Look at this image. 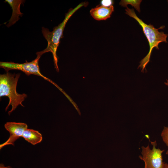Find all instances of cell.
Masks as SVG:
<instances>
[{
	"mask_svg": "<svg viewBox=\"0 0 168 168\" xmlns=\"http://www.w3.org/2000/svg\"><path fill=\"white\" fill-rule=\"evenodd\" d=\"M88 4L87 2H83L74 8L70 9L66 14L65 18L62 22L55 27L52 31H50L48 29L44 27L42 28V33L47 41L48 45L44 49L39 52L42 55L48 52L52 53L55 68L57 72L59 71V70L58 65V59L56 52L60 39L63 36V32L66 24L70 17L77 10L83 6H87Z\"/></svg>",
	"mask_w": 168,
	"mask_h": 168,
	"instance_id": "cell-1",
	"label": "cell"
},
{
	"mask_svg": "<svg viewBox=\"0 0 168 168\" xmlns=\"http://www.w3.org/2000/svg\"><path fill=\"white\" fill-rule=\"evenodd\" d=\"M20 75V73L12 74L9 72L0 75V97L7 96L9 99L8 104L5 108L6 111L10 105L12 106L11 110L8 112L9 115L19 105L24 107L22 102L27 97L26 94H19L16 91Z\"/></svg>",
	"mask_w": 168,
	"mask_h": 168,
	"instance_id": "cell-2",
	"label": "cell"
},
{
	"mask_svg": "<svg viewBox=\"0 0 168 168\" xmlns=\"http://www.w3.org/2000/svg\"><path fill=\"white\" fill-rule=\"evenodd\" d=\"M126 14L135 19L141 26L142 28L143 32L147 38L149 42L150 49L147 55L140 62V64L138 68H142L141 72H144V69L148 63L150 61V59L152 50L153 48H156L159 49L158 44L161 42H167V34H165L163 32H159L158 30L162 28V26L160 28L156 29L151 24H147L144 22L142 20L139 18L136 15L133 9L129 8L126 7L125 10Z\"/></svg>",
	"mask_w": 168,
	"mask_h": 168,
	"instance_id": "cell-3",
	"label": "cell"
},
{
	"mask_svg": "<svg viewBox=\"0 0 168 168\" xmlns=\"http://www.w3.org/2000/svg\"><path fill=\"white\" fill-rule=\"evenodd\" d=\"M36 54L37 55L36 58L34 60L29 62L27 61H26L25 63H16L12 62H0V67L4 68L7 72L11 70H17L21 71L27 76L32 74L39 76L55 85L56 84L44 76L40 72L39 62L42 55L39 52L36 53Z\"/></svg>",
	"mask_w": 168,
	"mask_h": 168,
	"instance_id": "cell-4",
	"label": "cell"
},
{
	"mask_svg": "<svg viewBox=\"0 0 168 168\" xmlns=\"http://www.w3.org/2000/svg\"><path fill=\"white\" fill-rule=\"evenodd\" d=\"M151 143L153 146L152 149L149 145L142 147V156L139 157L144 162V168H164L162 154L164 150L156 147V141L151 142Z\"/></svg>",
	"mask_w": 168,
	"mask_h": 168,
	"instance_id": "cell-5",
	"label": "cell"
},
{
	"mask_svg": "<svg viewBox=\"0 0 168 168\" xmlns=\"http://www.w3.org/2000/svg\"><path fill=\"white\" fill-rule=\"evenodd\" d=\"M4 127L9 132L10 137L7 141L0 144V149L7 145H13L14 142L22 137L24 131L28 126L26 124L23 123L7 122L4 124Z\"/></svg>",
	"mask_w": 168,
	"mask_h": 168,
	"instance_id": "cell-6",
	"label": "cell"
},
{
	"mask_svg": "<svg viewBox=\"0 0 168 168\" xmlns=\"http://www.w3.org/2000/svg\"><path fill=\"white\" fill-rule=\"evenodd\" d=\"M114 11L113 5L106 7L102 5L92 8L90 11L91 16L97 21L106 20L109 18Z\"/></svg>",
	"mask_w": 168,
	"mask_h": 168,
	"instance_id": "cell-7",
	"label": "cell"
},
{
	"mask_svg": "<svg viewBox=\"0 0 168 168\" xmlns=\"http://www.w3.org/2000/svg\"><path fill=\"white\" fill-rule=\"evenodd\" d=\"M25 1L22 0H5V2H7L10 5L12 10V16L8 21V23L7 25V27L14 25L19 20V16H22L23 13L20 11V6L21 4H23Z\"/></svg>",
	"mask_w": 168,
	"mask_h": 168,
	"instance_id": "cell-8",
	"label": "cell"
},
{
	"mask_svg": "<svg viewBox=\"0 0 168 168\" xmlns=\"http://www.w3.org/2000/svg\"><path fill=\"white\" fill-rule=\"evenodd\" d=\"M22 137L26 141L33 145L40 142L43 139L42 134L39 132L28 128L24 130Z\"/></svg>",
	"mask_w": 168,
	"mask_h": 168,
	"instance_id": "cell-9",
	"label": "cell"
},
{
	"mask_svg": "<svg viewBox=\"0 0 168 168\" xmlns=\"http://www.w3.org/2000/svg\"><path fill=\"white\" fill-rule=\"evenodd\" d=\"M142 1L141 0H122L119 3V4L124 7H127L128 4H130L140 12V5Z\"/></svg>",
	"mask_w": 168,
	"mask_h": 168,
	"instance_id": "cell-10",
	"label": "cell"
},
{
	"mask_svg": "<svg viewBox=\"0 0 168 168\" xmlns=\"http://www.w3.org/2000/svg\"><path fill=\"white\" fill-rule=\"evenodd\" d=\"M161 136L163 141L167 147L166 154L168 156V127H164L161 133Z\"/></svg>",
	"mask_w": 168,
	"mask_h": 168,
	"instance_id": "cell-11",
	"label": "cell"
},
{
	"mask_svg": "<svg viewBox=\"0 0 168 168\" xmlns=\"http://www.w3.org/2000/svg\"><path fill=\"white\" fill-rule=\"evenodd\" d=\"M113 2L111 0H103L101 1V5L106 7H109L112 5Z\"/></svg>",
	"mask_w": 168,
	"mask_h": 168,
	"instance_id": "cell-12",
	"label": "cell"
},
{
	"mask_svg": "<svg viewBox=\"0 0 168 168\" xmlns=\"http://www.w3.org/2000/svg\"><path fill=\"white\" fill-rule=\"evenodd\" d=\"M0 168H12L11 166H5L3 164H0Z\"/></svg>",
	"mask_w": 168,
	"mask_h": 168,
	"instance_id": "cell-13",
	"label": "cell"
},
{
	"mask_svg": "<svg viewBox=\"0 0 168 168\" xmlns=\"http://www.w3.org/2000/svg\"><path fill=\"white\" fill-rule=\"evenodd\" d=\"M164 168H168V163H165Z\"/></svg>",
	"mask_w": 168,
	"mask_h": 168,
	"instance_id": "cell-14",
	"label": "cell"
},
{
	"mask_svg": "<svg viewBox=\"0 0 168 168\" xmlns=\"http://www.w3.org/2000/svg\"><path fill=\"white\" fill-rule=\"evenodd\" d=\"M165 84L166 85L168 86V80H167V82H165Z\"/></svg>",
	"mask_w": 168,
	"mask_h": 168,
	"instance_id": "cell-15",
	"label": "cell"
},
{
	"mask_svg": "<svg viewBox=\"0 0 168 168\" xmlns=\"http://www.w3.org/2000/svg\"><path fill=\"white\" fill-rule=\"evenodd\" d=\"M167 1H168V0Z\"/></svg>",
	"mask_w": 168,
	"mask_h": 168,
	"instance_id": "cell-16",
	"label": "cell"
}]
</instances>
